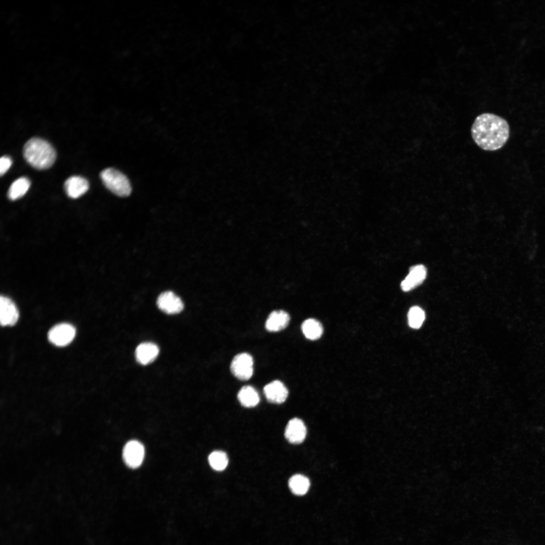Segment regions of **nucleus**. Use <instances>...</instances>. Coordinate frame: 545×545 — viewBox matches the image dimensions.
<instances>
[{"mask_svg":"<svg viewBox=\"0 0 545 545\" xmlns=\"http://www.w3.org/2000/svg\"><path fill=\"white\" fill-rule=\"evenodd\" d=\"M208 462L210 466L215 470L222 471L228 465V458L226 454L221 451L212 452L208 456Z\"/></svg>","mask_w":545,"mask_h":545,"instance_id":"obj_19","label":"nucleus"},{"mask_svg":"<svg viewBox=\"0 0 545 545\" xmlns=\"http://www.w3.org/2000/svg\"><path fill=\"white\" fill-rule=\"evenodd\" d=\"M238 399L241 404L245 407H253L259 402L258 393L252 387L245 386L239 391Z\"/></svg>","mask_w":545,"mask_h":545,"instance_id":"obj_15","label":"nucleus"},{"mask_svg":"<svg viewBox=\"0 0 545 545\" xmlns=\"http://www.w3.org/2000/svg\"><path fill=\"white\" fill-rule=\"evenodd\" d=\"M19 311L15 303L10 298L1 296L0 298V322L3 326H12L19 318Z\"/></svg>","mask_w":545,"mask_h":545,"instance_id":"obj_8","label":"nucleus"},{"mask_svg":"<svg viewBox=\"0 0 545 545\" xmlns=\"http://www.w3.org/2000/svg\"><path fill=\"white\" fill-rule=\"evenodd\" d=\"M76 330L71 324L61 323L52 328L49 331V341L57 346H65L70 344L75 336Z\"/></svg>","mask_w":545,"mask_h":545,"instance_id":"obj_5","label":"nucleus"},{"mask_svg":"<svg viewBox=\"0 0 545 545\" xmlns=\"http://www.w3.org/2000/svg\"><path fill=\"white\" fill-rule=\"evenodd\" d=\"M425 319L424 311L418 306H413L408 313L409 325L414 329L421 327Z\"/></svg>","mask_w":545,"mask_h":545,"instance_id":"obj_20","label":"nucleus"},{"mask_svg":"<svg viewBox=\"0 0 545 545\" xmlns=\"http://www.w3.org/2000/svg\"><path fill=\"white\" fill-rule=\"evenodd\" d=\"M306 432L303 422L299 418H294L288 422L285 429V436L290 443L300 444L305 439Z\"/></svg>","mask_w":545,"mask_h":545,"instance_id":"obj_9","label":"nucleus"},{"mask_svg":"<svg viewBox=\"0 0 545 545\" xmlns=\"http://www.w3.org/2000/svg\"><path fill=\"white\" fill-rule=\"evenodd\" d=\"M100 176L105 187L115 195L126 197L130 194L132 191L130 183L127 177L119 171L107 168L101 172Z\"/></svg>","mask_w":545,"mask_h":545,"instance_id":"obj_3","label":"nucleus"},{"mask_svg":"<svg viewBox=\"0 0 545 545\" xmlns=\"http://www.w3.org/2000/svg\"><path fill=\"white\" fill-rule=\"evenodd\" d=\"M64 188L69 197L77 198L86 192L89 188V183L85 178L74 176L65 181Z\"/></svg>","mask_w":545,"mask_h":545,"instance_id":"obj_12","label":"nucleus"},{"mask_svg":"<svg viewBox=\"0 0 545 545\" xmlns=\"http://www.w3.org/2000/svg\"><path fill=\"white\" fill-rule=\"evenodd\" d=\"M157 305L160 310L168 314L179 313L184 308L180 298L172 291L160 294L157 298Z\"/></svg>","mask_w":545,"mask_h":545,"instance_id":"obj_7","label":"nucleus"},{"mask_svg":"<svg viewBox=\"0 0 545 545\" xmlns=\"http://www.w3.org/2000/svg\"><path fill=\"white\" fill-rule=\"evenodd\" d=\"M426 276V269L423 265L412 266L409 273L402 282L401 287L404 291H409L421 284Z\"/></svg>","mask_w":545,"mask_h":545,"instance_id":"obj_11","label":"nucleus"},{"mask_svg":"<svg viewBox=\"0 0 545 545\" xmlns=\"http://www.w3.org/2000/svg\"><path fill=\"white\" fill-rule=\"evenodd\" d=\"M290 319L289 314L285 311H273L268 316L265 326L269 332L280 331L288 325Z\"/></svg>","mask_w":545,"mask_h":545,"instance_id":"obj_14","label":"nucleus"},{"mask_svg":"<svg viewBox=\"0 0 545 545\" xmlns=\"http://www.w3.org/2000/svg\"><path fill=\"white\" fill-rule=\"evenodd\" d=\"M509 126L506 120L491 113L478 116L471 126L474 142L481 149L495 151L502 148L509 137Z\"/></svg>","mask_w":545,"mask_h":545,"instance_id":"obj_1","label":"nucleus"},{"mask_svg":"<svg viewBox=\"0 0 545 545\" xmlns=\"http://www.w3.org/2000/svg\"><path fill=\"white\" fill-rule=\"evenodd\" d=\"M301 330L305 337L311 340L319 339L323 333V328L320 322L313 318L304 320L302 323Z\"/></svg>","mask_w":545,"mask_h":545,"instance_id":"obj_17","label":"nucleus"},{"mask_svg":"<svg viewBox=\"0 0 545 545\" xmlns=\"http://www.w3.org/2000/svg\"><path fill=\"white\" fill-rule=\"evenodd\" d=\"M12 164L11 158L8 156H3L0 159V174L4 175L9 170Z\"/></svg>","mask_w":545,"mask_h":545,"instance_id":"obj_21","label":"nucleus"},{"mask_svg":"<svg viewBox=\"0 0 545 545\" xmlns=\"http://www.w3.org/2000/svg\"><path fill=\"white\" fill-rule=\"evenodd\" d=\"M30 181L26 177H20L16 180L10 186L8 196L11 200H17L23 196L28 190Z\"/></svg>","mask_w":545,"mask_h":545,"instance_id":"obj_16","label":"nucleus"},{"mask_svg":"<svg viewBox=\"0 0 545 545\" xmlns=\"http://www.w3.org/2000/svg\"><path fill=\"white\" fill-rule=\"evenodd\" d=\"M158 353L159 349L156 344L145 342L137 346L135 350V357L140 364L147 365L156 359Z\"/></svg>","mask_w":545,"mask_h":545,"instance_id":"obj_13","label":"nucleus"},{"mask_svg":"<svg viewBox=\"0 0 545 545\" xmlns=\"http://www.w3.org/2000/svg\"><path fill=\"white\" fill-rule=\"evenodd\" d=\"M23 155L29 165L38 170L50 168L56 158V152L51 145L39 138H32L26 142Z\"/></svg>","mask_w":545,"mask_h":545,"instance_id":"obj_2","label":"nucleus"},{"mask_svg":"<svg viewBox=\"0 0 545 545\" xmlns=\"http://www.w3.org/2000/svg\"><path fill=\"white\" fill-rule=\"evenodd\" d=\"M288 485L294 494L297 496H302L308 492L310 487V482L306 476L297 474L289 479Z\"/></svg>","mask_w":545,"mask_h":545,"instance_id":"obj_18","label":"nucleus"},{"mask_svg":"<svg viewBox=\"0 0 545 545\" xmlns=\"http://www.w3.org/2000/svg\"><path fill=\"white\" fill-rule=\"evenodd\" d=\"M263 393L268 401L276 404L283 403L288 395L287 388L283 383L278 380L266 385L263 388Z\"/></svg>","mask_w":545,"mask_h":545,"instance_id":"obj_10","label":"nucleus"},{"mask_svg":"<svg viewBox=\"0 0 545 545\" xmlns=\"http://www.w3.org/2000/svg\"><path fill=\"white\" fill-rule=\"evenodd\" d=\"M253 361L248 353H242L236 355L231 364V370L237 378L246 380L251 378L253 372Z\"/></svg>","mask_w":545,"mask_h":545,"instance_id":"obj_4","label":"nucleus"},{"mask_svg":"<svg viewBox=\"0 0 545 545\" xmlns=\"http://www.w3.org/2000/svg\"><path fill=\"white\" fill-rule=\"evenodd\" d=\"M144 453V448L141 443L135 440L130 441L123 448V458L128 467L136 468L142 464Z\"/></svg>","mask_w":545,"mask_h":545,"instance_id":"obj_6","label":"nucleus"}]
</instances>
